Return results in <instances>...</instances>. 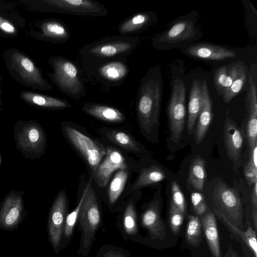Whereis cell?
Returning a JSON list of instances; mask_svg holds the SVG:
<instances>
[{
    "mask_svg": "<svg viewBox=\"0 0 257 257\" xmlns=\"http://www.w3.org/2000/svg\"><path fill=\"white\" fill-rule=\"evenodd\" d=\"M161 68L155 65L146 72L140 82L136 101L138 123L145 134L157 124L163 95Z\"/></svg>",
    "mask_w": 257,
    "mask_h": 257,
    "instance_id": "6da1fadb",
    "label": "cell"
},
{
    "mask_svg": "<svg viewBox=\"0 0 257 257\" xmlns=\"http://www.w3.org/2000/svg\"><path fill=\"white\" fill-rule=\"evenodd\" d=\"M3 59L9 74L18 83L40 91L53 89L52 85L43 77L40 69L20 50L14 48L6 50Z\"/></svg>",
    "mask_w": 257,
    "mask_h": 257,
    "instance_id": "7a4b0ae2",
    "label": "cell"
},
{
    "mask_svg": "<svg viewBox=\"0 0 257 257\" xmlns=\"http://www.w3.org/2000/svg\"><path fill=\"white\" fill-rule=\"evenodd\" d=\"M139 39L130 36L106 37L83 46L79 55L85 65L113 58L126 57L136 49Z\"/></svg>",
    "mask_w": 257,
    "mask_h": 257,
    "instance_id": "3957f363",
    "label": "cell"
},
{
    "mask_svg": "<svg viewBox=\"0 0 257 257\" xmlns=\"http://www.w3.org/2000/svg\"><path fill=\"white\" fill-rule=\"evenodd\" d=\"M83 200L78 220L81 232L78 254L87 257L95 240L101 221V216L96 195L88 185L83 194Z\"/></svg>",
    "mask_w": 257,
    "mask_h": 257,
    "instance_id": "277c9868",
    "label": "cell"
},
{
    "mask_svg": "<svg viewBox=\"0 0 257 257\" xmlns=\"http://www.w3.org/2000/svg\"><path fill=\"white\" fill-rule=\"evenodd\" d=\"M48 63L53 70L47 73L48 77L63 93L75 99L85 96L82 76L73 61L59 55L51 57Z\"/></svg>",
    "mask_w": 257,
    "mask_h": 257,
    "instance_id": "5b68a950",
    "label": "cell"
},
{
    "mask_svg": "<svg viewBox=\"0 0 257 257\" xmlns=\"http://www.w3.org/2000/svg\"><path fill=\"white\" fill-rule=\"evenodd\" d=\"M30 10L65 14L82 17H103L108 14L106 8L93 0H31L19 2Z\"/></svg>",
    "mask_w": 257,
    "mask_h": 257,
    "instance_id": "8992f818",
    "label": "cell"
},
{
    "mask_svg": "<svg viewBox=\"0 0 257 257\" xmlns=\"http://www.w3.org/2000/svg\"><path fill=\"white\" fill-rule=\"evenodd\" d=\"M200 37L196 17L189 14L180 17L167 30L157 35L152 45L158 50L183 48Z\"/></svg>",
    "mask_w": 257,
    "mask_h": 257,
    "instance_id": "52a82bcc",
    "label": "cell"
},
{
    "mask_svg": "<svg viewBox=\"0 0 257 257\" xmlns=\"http://www.w3.org/2000/svg\"><path fill=\"white\" fill-rule=\"evenodd\" d=\"M14 137L16 148L26 158L34 160L45 154L47 135L35 120L18 121L14 126Z\"/></svg>",
    "mask_w": 257,
    "mask_h": 257,
    "instance_id": "ba28073f",
    "label": "cell"
},
{
    "mask_svg": "<svg viewBox=\"0 0 257 257\" xmlns=\"http://www.w3.org/2000/svg\"><path fill=\"white\" fill-rule=\"evenodd\" d=\"M214 212L238 228L242 227L241 203L237 193L222 182L217 183L212 195Z\"/></svg>",
    "mask_w": 257,
    "mask_h": 257,
    "instance_id": "9c48e42d",
    "label": "cell"
},
{
    "mask_svg": "<svg viewBox=\"0 0 257 257\" xmlns=\"http://www.w3.org/2000/svg\"><path fill=\"white\" fill-rule=\"evenodd\" d=\"M62 128L67 140L94 172L106 154V149L101 143L72 125L66 124L62 126Z\"/></svg>",
    "mask_w": 257,
    "mask_h": 257,
    "instance_id": "30bf717a",
    "label": "cell"
},
{
    "mask_svg": "<svg viewBox=\"0 0 257 257\" xmlns=\"http://www.w3.org/2000/svg\"><path fill=\"white\" fill-rule=\"evenodd\" d=\"M186 87L180 79L173 80L168 106L172 140L179 141L183 131L186 116Z\"/></svg>",
    "mask_w": 257,
    "mask_h": 257,
    "instance_id": "8fae6325",
    "label": "cell"
},
{
    "mask_svg": "<svg viewBox=\"0 0 257 257\" xmlns=\"http://www.w3.org/2000/svg\"><path fill=\"white\" fill-rule=\"evenodd\" d=\"M126 60V57L117 58L87 65L88 73L105 85L119 84L128 72Z\"/></svg>",
    "mask_w": 257,
    "mask_h": 257,
    "instance_id": "7c38bea8",
    "label": "cell"
},
{
    "mask_svg": "<svg viewBox=\"0 0 257 257\" xmlns=\"http://www.w3.org/2000/svg\"><path fill=\"white\" fill-rule=\"evenodd\" d=\"M68 200L64 190L55 198L48 219V233L50 242L56 252L59 251L63 240L65 219L68 214Z\"/></svg>",
    "mask_w": 257,
    "mask_h": 257,
    "instance_id": "4fadbf2b",
    "label": "cell"
},
{
    "mask_svg": "<svg viewBox=\"0 0 257 257\" xmlns=\"http://www.w3.org/2000/svg\"><path fill=\"white\" fill-rule=\"evenodd\" d=\"M26 32L35 39L54 44L65 43L70 38V32L66 25L54 18L38 21Z\"/></svg>",
    "mask_w": 257,
    "mask_h": 257,
    "instance_id": "5bb4252c",
    "label": "cell"
},
{
    "mask_svg": "<svg viewBox=\"0 0 257 257\" xmlns=\"http://www.w3.org/2000/svg\"><path fill=\"white\" fill-rule=\"evenodd\" d=\"M24 209L22 194L18 191H10L1 204L0 227L7 229L16 227L21 220Z\"/></svg>",
    "mask_w": 257,
    "mask_h": 257,
    "instance_id": "9a60e30c",
    "label": "cell"
},
{
    "mask_svg": "<svg viewBox=\"0 0 257 257\" xmlns=\"http://www.w3.org/2000/svg\"><path fill=\"white\" fill-rule=\"evenodd\" d=\"M127 165L121 154L113 148L106 149V154L94 172L97 184L104 187L112 174L120 169H127Z\"/></svg>",
    "mask_w": 257,
    "mask_h": 257,
    "instance_id": "2e32d148",
    "label": "cell"
},
{
    "mask_svg": "<svg viewBox=\"0 0 257 257\" xmlns=\"http://www.w3.org/2000/svg\"><path fill=\"white\" fill-rule=\"evenodd\" d=\"M182 48L184 54L192 57L206 60L219 61L236 57L234 51L211 44L196 43Z\"/></svg>",
    "mask_w": 257,
    "mask_h": 257,
    "instance_id": "e0dca14e",
    "label": "cell"
},
{
    "mask_svg": "<svg viewBox=\"0 0 257 257\" xmlns=\"http://www.w3.org/2000/svg\"><path fill=\"white\" fill-rule=\"evenodd\" d=\"M245 100L248 111L246 136L249 148L251 151L257 143L256 86L252 78L249 79Z\"/></svg>",
    "mask_w": 257,
    "mask_h": 257,
    "instance_id": "ac0fdd59",
    "label": "cell"
},
{
    "mask_svg": "<svg viewBox=\"0 0 257 257\" xmlns=\"http://www.w3.org/2000/svg\"><path fill=\"white\" fill-rule=\"evenodd\" d=\"M25 20L13 11L10 4L0 3V36L15 38L19 35L18 27L23 28Z\"/></svg>",
    "mask_w": 257,
    "mask_h": 257,
    "instance_id": "d6986e66",
    "label": "cell"
},
{
    "mask_svg": "<svg viewBox=\"0 0 257 257\" xmlns=\"http://www.w3.org/2000/svg\"><path fill=\"white\" fill-rule=\"evenodd\" d=\"M202 101V107L198 116V120L195 135L197 144L201 143L212 119V105L207 83L205 79L201 81Z\"/></svg>",
    "mask_w": 257,
    "mask_h": 257,
    "instance_id": "ffe728a7",
    "label": "cell"
},
{
    "mask_svg": "<svg viewBox=\"0 0 257 257\" xmlns=\"http://www.w3.org/2000/svg\"><path fill=\"white\" fill-rule=\"evenodd\" d=\"M223 139L229 158L232 161L238 159L243 145L241 132L235 123L226 117L223 130Z\"/></svg>",
    "mask_w": 257,
    "mask_h": 257,
    "instance_id": "44dd1931",
    "label": "cell"
},
{
    "mask_svg": "<svg viewBox=\"0 0 257 257\" xmlns=\"http://www.w3.org/2000/svg\"><path fill=\"white\" fill-rule=\"evenodd\" d=\"M157 18L153 12H139L123 21L119 25L118 31L122 36L140 32L154 24Z\"/></svg>",
    "mask_w": 257,
    "mask_h": 257,
    "instance_id": "7402d4cb",
    "label": "cell"
},
{
    "mask_svg": "<svg viewBox=\"0 0 257 257\" xmlns=\"http://www.w3.org/2000/svg\"><path fill=\"white\" fill-rule=\"evenodd\" d=\"M141 223L148 229L152 238L163 239L165 228L161 219L158 201L150 203L142 213Z\"/></svg>",
    "mask_w": 257,
    "mask_h": 257,
    "instance_id": "603a6c76",
    "label": "cell"
},
{
    "mask_svg": "<svg viewBox=\"0 0 257 257\" xmlns=\"http://www.w3.org/2000/svg\"><path fill=\"white\" fill-rule=\"evenodd\" d=\"M126 240L136 241L139 238V228L136 206L132 200L126 203L118 224Z\"/></svg>",
    "mask_w": 257,
    "mask_h": 257,
    "instance_id": "cb8c5ba5",
    "label": "cell"
},
{
    "mask_svg": "<svg viewBox=\"0 0 257 257\" xmlns=\"http://www.w3.org/2000/svg\"><path fill=\"white\" fill-rule=\"evenodd\" d=\"M19 95L26 103L39 107L59 109L72 107L65 100L31 91H22Z\"/></svg>",
    "mask_w": 257,
    "mask_h": 257,
    "instance_id": "d4e9b609",
    "label": "cell"
},
{
    "mask_svg": "<svg viewBox=\"0 0 257 257\" xmlns=\"http://www.w3.org/2000/svg\"><path fill=\"white\" fill-rule=\"evenodd\" d=\"M82 109L88 114L105 122L119 123L125 120L124 116L121 111L108 105L86 102Z\"/></svg>",
    "mask_w": 257,
    "mask_h": 257,
    "instance_id": "484cf974",
    "label": "cell"
},
{
    "mask_svg": "<svg viewBox=\"0 0 257 257\" xmlns=\"http://www.w3.org/2000/svg\"><path fill=\"white\" fill-rule=\"evenodd\" d=\"M201 223L213 257H221L218 232L214 214L212 211L207 212L201 218Z\"/></svg>",
    "mask_w": 257,
    "mask_h": 257,
    "instance_id": "4316f807",
    "label": "cell"
},
{
    "mask_svg": "<svg viewBox=\"0 0 257 257\" xmlns=\"http://www.w3.org/2000/svg\"><path fill=\"white\" fill-rule=\"evenodd\" d=\"M202 94L201 81L195 79L192 81L188 103V116L187 128L188 133H192L196 119L198 118L202 107Z\"/></svg>",
    "mask_w": 257,
    "mask_h": 257,
    "instance_id": "83f0119b",
    "label": "cell"
},
{
    "mask_svg": "<svg viewBox=\"0 0 257 257\" xmlns=\"http://www.w3.org/2000/svg\"><path fill=\"white\" fill-rule=\"evenodd\" d=\"M241 62H236L229 65L221 66L214 74V82L218 95L222 96L231 86L235 78Z\"/></svg>",
    "mask_w": 257,
    "mask_h": 257,
    "instance_id": "f1b7e54d",
    "label": "cell"
},
{
    "mask_svg": "<svg viewBox=\"0 0 257 257\" xmlns=\"http://www.w3.org/2000/svg\"><path fill=\"white\" fill-rule=\"evenodd\" d=\"M106 138L121 148L135 153H141V145L126 132L115 129H107L104 133Z\"/></svg>",
    "mask_w": 257,
    "mask_h": 257,
    "instance_id": "f546056e",
    "label": "cell"
},
{
    "mask_svg": "<svg viewBox=\"0 0 257 257\" xmlns=\"http://www.w3.org/2000/svg\"><path fill=\"white\" fill-rule=\"evenodd\" d=\"M166 174L159 166H152L142 169L140 174L134 182L132 190H136L149 185L157 183L165 180Z\"/></svg>",
    "mask_w": 257,
    "mask_h": 257,
    "instance_id": "4dcf8cb0",
    "label": "cell"
},
{
    "mask_svg": "<svg viewBox=\"0 0 257 257\" xmlns=\"http://www.w3.org/2000/svg\"><path fill=\"white\" fill-rule=\"evenodd\" d=\"M128 178L127 169H120L116 172L111 180L108 190V202L113 205L121 195Z\"/></svg>",
    "mask_w": 257,
    "mask_h": 257,
    "instance_id": "1f68e13d",
    "label": "cell"
},
{
    "mask_svg": "<svg viewBox=\"0 0 257 257\" xmlns=\"http://www.w3.org/2000/svg\"><path fill=\"white\" fill-rule=\"evenodd\" d=\"M247 81L246 68L243 63H241L237 74L231 86L224 93L222 97L225 103H228L238 95L243 89Z\"/></svg>",
    "mask_w": 257,
    "mask_h": 257,
    "instance_id": "d6a6232c",
    "label": "cell"
},
{
    "mask_svg": "<svg viewBox=\"0 0 257 257\" xmlns=\"http://www.w3.org/2000/svg\"><path fill=\"white\" fill-rule=\"evenodd\" d=\"M205 178V162L200 158H195L192 163L189 173V181L193 187L202 190Z\"/></svg>",
    "mask_w": 257,
    "mask_h": 257,
    "instance_id": "836d02e7",
    "label": "cell"
},
{
    "mask_svg": "<svg viewBox=\"0 0 257 257\" xmlns=\"http://www.w3.org/2000/svg\"><path fill=\"white\" fill-rule=\"evenodd\" d=\"M222 221L232 231L238 235L248 245L253 252L254 257H257V244L256 232L251 226H248L246 231H242L232 224L222 216H218Z\"/></svg>",
    "mask_w": 257,
    "mask_h": 257,
    "instance_id": "e575fe53",
    "label": "cell"
},
{
    "mask_svg": "<svg viewBox=\"0 0 257 257\" xmlns=\"http://www.w3.org/2000/svg\"><path fill=\"white\" fill-rule=\"evenodd\" d=\"M201 234V223L198 216L189 215L186 229V238L188 242L196 246L200 242Z\"/></svg>",
    "mask_w": 257,
    "mask_h": 257,
    "instance_id": "d590c367",
    "label": "cell"
},
{
    "mask_svg": "<svg viewBox=\"0 0 257 257\" xmlns=\"http://www.w3.org/2000/svg\"><path fill=\"white\" fill-rule=\"evenodd\" d=\"M82 200L83 196L82 195L76 207L72 212L68 214L66 216L63 234V237L65 239H69L72 236L74 227L78 220Z\"/></svg>",
    "mask_w": 257,
    "mask_h": 257,
    "instance_id": "8d00e7d4",
    "label": "cell"
},
{
    "mask_svg": "<svg viewBox=\"0 0 257 257\" xmlns=\"http://www.w3.org/2000/svg\"><path fill=\"white\" fill-rule=\"evenodd\" d=\"M96 257H132L130 252L112 244H104L98 249Z\"/></svg>",
    "mask_w": 257,
    "mask_h": 257,
    "instance_id": "74e56055",
    "label": "cell"
},
{
    "mask_svg": "<svg viewBox=\"0 0 257 257\" xmlns=\"http://www.w3.org/2000/svg\"><path fill=\"white\" fill-rule=\"evenodd\" d=\"M171 197L172 201L171 203L185 215L186 210L185 197L176 181H173L171 184Z\"/></svg>",
    "mask_w": 257,
    "mask_h": 257,
    "instance_id": "f35d334b",
    "label": "cell"
},
{
    "mask_svg": "<svg viewBox=\"0 0 257 257\" xmlns=\"http://www.w3.org/2000/svg\"><path fill=\"white\" fill-rule=\"evenodd\" d=\"M170 223L172 231L177 233L181 227L184 215L172 203L170 207Z\"/></svg>",
    "mask_w": 257,
    "mask_h": 257,
    "instance_id": "ab89813d",
    "label": "cell"
},
{
    "mask_svg": "<svg viewBox=\"0 0 257 257\" xmlns=\"http://www.w3.org/2000/svg\"><path fill=\"white\" fill-rule=\"evenodd\" d=\"M191 202L195 213L201 215L207 210V205L203 195L199 192H193L191 195Z\"/></svg>",
    "mask_w": 257,
    "mask_h": 257,
    "instance_id": "60d3db41",
    "label": "cell"
},
{
    "mask_svg": "<svg viewBox=\"0 0 257 257\" xmlns=\"http://www.w3.org/2000/svg\"><path fill=\"white\" fill-rule=\"evenodd\" d=\"M244 175L249 185H253L257 182V167L254 166L250 159L245 167Z\"/></svg>",
    "mask_w": 257,
    "mask_h": 257,
    "instance_id": "b9f144b4",
    "label": "cell"
},
{
    "mask_svg": "<svg viewBox=\"0 0 257 257\" xmlns=\"http://www.w3.org/2000/svg\"><path fill=\"white\" fill-rule=\"evenodd\" d=\"M251 200L252 206V218L256 230L257 228V182L253 184Z\"/></svg>",
    "mask_w": 257,
    "mask_h": 257,
    "instance_id": "7bdbcfd3",
    "label": "cell"
},
{
    "mask_svg": "<svg viewBox=\"0 0 257 257\" xmlns=\"http://www.w3.org/2000/svg\"><path fill=\"white\" fill-rule=\"evenodd\" d=\"M251 156L250 159L255 167H257V143L255 145L253 149L250 151Z\"/></svg>",
    "mask_w": 257,
    "mask_h": 257,
    "instance_id": "ee69618b",
    "label": "cell"
},
{
    "mask_svg": "<svg viewBox=\"0 0 257 257\" xmlns=\"http://www.w3.org/2000/svg\"><path fill=\"white\" fill-rule=\"evenodd\" d=\"M1 77L0 76V106L1 104V93H2V90H1Z\"/></svg>",
    "mask_w": 257,
    "mask_h": 257,
    "instance_id": "f6af8a7d",
    "label": "cell"
},
{
    "mask_svg": "<svg viewBox=\"0 0 257 257\" xmlns=\"http://www.w3.org/2000/svg\"><path fill=\"white\" fill-rule=\"evenodd\" d=\"M1 160H2V155L0 153V166H1Z\"/></svg>",
    "mask_w": 257,
    "mask_h": 257,
    "instance_id": "bcb514c9",
    "label": "cell"
}]
</instances>
